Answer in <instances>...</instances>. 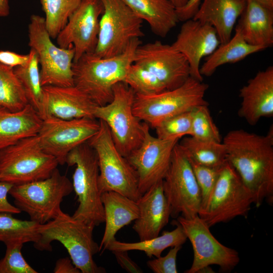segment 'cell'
I'll return each instance as SVG.
<instances>
[{
	"instance_id": "6da1fadb",
	"label": "cell",
	"mask_w": 273,
	"mask_h": 273,
	"mask_svg": "<svg viewBox=\"0 0 273 273\" xmlns=\"http://www.w3.org/2000/svg\"><path fill=\"white\" fill-rule=\"evenodd\" d=\"M222 143L226 161L236 170L259 207L273 203V130L265 135L240 129L230 131Z\"/></svg>"
},
{
	"instance_id": "d4e9b609",
	"label": "cell",
	"mask_w": 273,
	"mask_h": 273,
	"mask_svg": "<svg viewBox=\"0 0 273 273\" xmlns=\"http://www.w3.org/2000/svg\"><path fill=\"white\" fill-rule=\"evenodd\" d=\"M105 229L99 246V252L107 250L110 242L115 240L117 233L123 227L136 219L139 210L138 204L127 196L114 191L101 194Z\"/></svg>"
},
{
	"instance_id": "7402d4cb",
	"label": "cell",
	"mask_w": 273,
	"mask_h": 273,
	"mask_svg": "<svg viewBox=\"0 0 273 273\" xmlns=\"http://www.w3.org/2000/svg\"><path fill=\"white\" fill-rule=\"evenodd\" d=\"M139 214L134 220L132 229L140 241L159 235L168 223L171 210L164 194L163 180L144 193L136 201Z\"/></svg>"
},
{
	"instance_id": "484cf974",
	"label": "cell",
	"mask_w": 273,
	"mask_h": 273,
	"mask_svg": "<svg viewBox=\"0 0 273 273\" xmlns=\"http://www.w3.org/2000/svg\"><path fill=\"white\" fill-rule=\"evenodd\" d=\"M42 123V119L30 104L17 112L0 107V150L37 135Z\"/></svg>"
},
{
	"instance_id": "e0dca14e",
	"label": "cell",
	"mask_w": 273,
	"mask_h": 273,
	"mask_svg": "<svg viewBox=\"0 0 273 273\" xmlns=\"http://www.w3.org/2000/svg\"><path fill=\"white\" fill-rule=\"evenodd\" d=\"M133 63L152 73L166 90L179 87L190 76V67L184 56L171 44L159 40L140 44Z\"/></svg>"
},
{
	"instance_id": "d6a6232c",
	"label": "cell",
	"mask_w": 273,
	"mask_h": 273,
	"mask_svg": "<svg viewBox=\"0 0 273 273\" xmlns=\"http://www.w3.org/2000/svg\"><path fill=\"white\" fill-rule=\"evenodd\" d=\"M28 104L25 90L13 68L0 64V107L17 112Z\"/></svg>"
},
{
	"instance_id": "c3c4849f",
	"label": "cell",
	"mask_w": 273,
	"mask_h": 273,
	"mask_svg": "<svg viewBox=\"0 0 273 273\" xmlns=\"http://www.w3.org/2000/svg\"><path fill=\"white\" fill-rule=\"evenodd\" d=\"M266 7L273 9V0H255Z\"/></svg>"
},
{
	"instance_id": "4316f807",
	"label": "cell",
	"mask_w": 273,
	"mask_h": 273,
	"mask_svg": "<svg viewBox=\"0 0 273 273\" xmlns=\"http://www.w3.org/2000/svg\"><path fill=\"white\" fill-rule=\"evenodd\" d=\"M132 12L149 25L156 35L165 37L179 22L169 0H122Z\"/></svg>"
},
{
	"instance_id": "4fadbf2b",
	"label": "cell",
	"mask_w": 273,
	"mask_h": 273,
	"mask_svg": "<svg viewBox=\"0 0 273 273\" xmlns=\"http://www.w3.org/2000/svg\"><path fill=\"white\" fill-rule=\"evenodd\" d=\"M164 194L173 218L179 214L189 218L198 215L201 206L200 191L190 162L181 147L176 144L167 171L163 179Z\"/></svg>"
},
{
	"instance_id": "60d3db41",
	"label": "cell",
	"mask_w": 273,
	"mask_h": 273,
	"mask_svg": "<svg viewBox=\"0 0 273 273\" xmlns=\"http://www.w3.org/2000/svg\"><path fill=\"white\" fill-rule=\"evenodd\" d=\"M29 58V54L22 55L10 51L0 50V64L13 68L25 64Z\"/></svg>"
},
{
	"instance_id": "2e32d148",
	"label": "cell",
	"mask_w": 273,
	"mask_h": 273,
	"mask_svg": "<svg viewBox=\"0 0 273 273\" xmlns=\"http://www.w3.org/2000/svg\"><path fill=\"white\" fill-rule=\"evenodd\" d=\"M143 124L144 135L141 144L126 157L136 172L141 195L163 179L173 148L179 141L155 137L150 133L148 124Z\"/></svg>"
},
{
	"instance_id": "30bf717a",
	"label": "cell",
	"mask_w": 273,
	"mask_h": 273,
	"mask_svg": "<svg viewBox=\"0 0 273 273\" xmlns=\"http://www.w3.org/2000/svg\"><path fill=\"white\" fill-rule=\"evenodd\" d=\"M253 198L234 168L226 161L206 205L198 215L210 228L238 216L247 217Z\"/></svg>"
},
{
	"instance_id": "83f0119b",
	"label": "cell",
	"mask_w": 273,
	"mask_h": 273,
	"mask_svg": "<svg viewBox=\"0 0 273 273\" xmlns=\"http://www.w3.org/2000/svg\"><path fill=\"white\" fill-rule=\"evenodd\" d=\"M235 34L226 42L220 44L200 67L201 75L211 76L221 65L234 63L243 60L247 56L264 49L252 46L244 38L240 30L235 28Z\"/></svg>"
},
{
	"instance_id": "ba28073f",
	"label": "cell",
	"mask_w": 273,
	"mask_h": 273,
	"mask_svg": "<svg viewBox=\"0 0 273 273\" xmlns=\"http://www.w3.org/2000/svg\"><path fill=\"white\" fill-rule=\"evenodd\" d=\"M57 159L41 148L37 134L0 150V181L21 185L49 177Z\"/></svg>"
},
{
	"instance_id": "cb8c5ba5",
	"label": "cell",
	"mask_w": 273,
	"mask_h": 273,
	"mask_svg": "<svg viewBox=\"0 0 273 273\" xmlns=\"http://www.w3.org/2000/svg\"><path fill=\"white\" fill-rule=\"evenodd\" d=\"M235 28L249 44L264 50L273 44V9L255 0H246Z\"/></svg>"
},
{
	"instance_id": "ac0fdd59",
	"label": "cell",
	"mask_w": 273,
	"mask_h": 273,
	"mask_svg": "<svg viewBox=\"0 0 273 273\" xmlns=\"http://www.w3.org/2000/svg\"><path fill=\"white\" fill-rule=\"evenodd\" d=\"M103 11L101 0H82L58 34L59 47L67 49L73 46V62L83 55L94 53L99 31V21Z\"/></svg>"
},
{
	"instance_id": "603a6c76",
	"label": "cell",
	"mask_w": 273,
	"mask_h": 273,
	"mask_svg": "<svg viewBox=\"0 0 273 273\" xmlns=\"http://www.w3.org/2000/svg\"><path fill=\"white\" fill-rule=\"evenodd\" d=\"M246 3V0H203L192 19L211 25L216 32L220 44L224 43L232 37Z\"/></svg>"
},
{
	"instance_id": "e575fe53",
	"label": "cell",
	"mask_w": 273,
	"mask_h": 273,
	"mask_svg": "<svg viewBox=\"0 0 273 273\" xmlns=\"http://www.w3.org/2000/svg\"><path fill=\"white\" fill-rule=\"evenodd\" d=\"M135 94L151 95L166 90L160 81L144 67L132 63L123 81Z\"/></svg>"
},
{
	"instance_id": "f35d334b",
	"label": "cell",
	"mask_w": 273,
	"mask_h": 273,
	"mask_svg": "<svg viewBox=\"0 0 273 273\" xmlns=\"http://www.w3.org/2000/svg\"><path fill=\"white\" fill-rule=\"evenodd\" d=\"M188 158V157H187ZM199 186L202 209L206 206L216 184L220 169L200 165L188 158Z\"/></svg>"
},
{
	"instance_id": "52a82bcc",
	"label": "cell",
	"mask_w": 273,
	"mask_h": 273,
	"mask_svg": "<svg viewBox=\"0 0 273 273\" xmlns=\"http://www.w3.org/2000/svg\"><path fill=\"white\" fill-rule=\"evenodd\" d=\"M208 85L190 76L179 87L151 95L135 94L133 104L134 115L154 128L171 117L208 105L205 94Z\"/></svg>"
},
{
	"instance_id": "f1b7e54d",
	"label": "cell",
	"mask_w": 273,
	"mask_h": 273,
	"mask_svg": "<svg viewBox=\"0 0 273 273\" xmlns=\"http://www.w3.org/2000/svg\"><path fill=\"white\" fill-rule=\"evenodd\" d=\"M176 227L171 231H164L160 236L137 242H122L116 239L109 243L107 250L115 251H140L144 252L149 257L161 256L167 248L182 246L187 237L181 226L177 222Z\"/></svg>"
},
{
	"instance_id": "7a4b0ae2",
	"label": "cell",
	"mask_w": 273,
	"mask_h": 273,
	"mask_svg": "<svg viewBox=\"0 0 273 273\" xmlns=\"http://www.w3.org/2000/svg\"><path fill=\"white\" fill-rule=\"evenodd\" d=\"M141 42L140 38L133 39L123 53L112 57L101 58L94 53L83 55L73 62L74 86L97 106L108 104L113 97L114 86L124 81Z\"/></svg>"
},
{
	"instance_id": "836d02e7",
	"label": "cell",
	"mask_w": 273,
	"mask_h": 273,
	"mask_svg": "<svg viewBox=\"0 0 273 273\" xmlns=\"http://www.w3.org/2000/svg\"><path fill=\"white\" fill-rule=\"evenodd\" d=\"M81 1L40 0L46 26L52 38H56Z\"/></svg>"
},
{
	"instance_id": "277c9868",
	"label": "cell",
	"mask_w": 273,
	"mask_h": 273,
	"mask_svg": "<svg viewBox=\"0 0 273 273\" xmlns=\"http://www.w3.org/2000/svg\"><path fill=\"white\" fill-rule=\"evenodd\" d=\"M66 163L76 166L72 183L78 206L72 216L95 227L105 222V214L99 189L96 152L87 142L83 143L69 153Z\"/></svg>"
},
{
	"instance_id": "3957f363",
	"label": "cell",
	"mask_w": 273,
	"mask_h": 273,
	"mask_svg": "<svg viewBox=\"0 0 273 273\" xmlns=\"http://www.w3.org/2000/svg\"><path fill=\"white\" fill-rule=\"evenodd\" d=\"M94 228L62 211L55 219L40 225L41 238L35 248L51 251L52 242L57 241L66 249L73 263L81 272H106V269L94 260V256L99 252V246L93 237Z\"/></svg>"
},
{
	"instance_id": "9c48e42d",
	"label": "cell",
	"mask_w": 273,
	"mask_h": 273,
	"mask_svg": "<svg viewBox=\"0 0 273 273\" xmlns=\"http://www.w3.org/2000/svg\"><path fill=\"white\" fill-rule=\"evenodd\" d=\"M135 93L125 82L113 87V97L108 104L97 106L94 117L108 125L114 144L127 157L141 144L144 138V124L134 115L133 104Z\"/></svg>"
},
{
	"instance_id": "8992f818",
	"label": "cell",
	"mask_w": 273,
	"mask_h": 273,
	"mask_svg": "<svg viewBox=\"0 0 273 273\" xmlns=\"http://www.w3.org/2000/svg\"><path fill=\"white\" fill-rule=\"evenodd\" d=\"M73 190L72 183L57 168L48 178L13 185L9 192L15 206L40 224L55 219L62 211L64 198Z\"/></svg>"
},
{
	"instance_id": "bcb514c9",
	"label": "cell",
	"mask_w": 273,
	"mask_h": 273,
	"mask_svg": "<svg viewBox=\"0 0 273 273\" xmlns=\"http://www.w3.org/2000/svg\"><path fill=\"white\" fill-rule=\"evenodd\" d=\"M10 14L8 0H0V17H6Z\"/></svg>"
},
{
	"instance_id": "d590c367",
	"label": "cell",
	"mask_w": 273,
	"mask_h": 273,
	"mask_svg": "<svg viewBox=\"0 0 273 273\" xmlns=\"http://www.w3.org/2000/svg\"><path fill=\"white\" fill-rule=\"evenodd\" d=\"M208 105L199 106L192 110L190 135L206 141L221 142V136L208 108Z\"/></svg>"
},
{
	"instance_id": "f546056e",
	"label": "cell",
	"mask_w": 273,
	"mask_h": 273,
	"mask_svg": "<svg viewBox=\"0 0 273 273\" xmlns=\"http://www.w3.org/2000/svg\"><path fill=\"white\" fill-rule=\"evenodd\" d=\"M187 157L209 167L220 169L226 162V150L223 143L199 140L186 136L179 143Z\"/></svg>"
},
{
	"instance_id": "ee69618b",
	"label": "cell",
	"mask_w": 273,
	"mask_h": 273,
	"mask_svg": "<svg viewBox=\"0 0 273 273\" xmlns=\"http://www.w3.org/2000/svg\"><path fill=\"white\" fill-rule=\"evenodd\" d=\"M201 0H189L181 8L176 9L179 21L184 22L193 18L197 12Z\"/></svg>"
},
{
	"instance_id": "9a60e30c",
	"label": "cell",
	"mask_w": 273,
	"mask_h": 273,
	"mask_svg": "<svg viewBox=\"0 0 273 273\" xmlns=\"http://www.w3.org/2000/svg\"><path fill=\"white\" fill-rule=\"evenodd\" d=\"M96 119L47 118L42 120L37 134L40 145L46 153L57 159L59 165H63L71 151L87 142L98 131L100 122Z\"/></svg>"
},
{
	"instance_id": "681fc988",
	"label": "cell",
	"mask_w": 273,
	"mask_h": 273,
	"mask_svg": "<svg viewBox=\"0 0 273 273\" xmlns=\"http://www.w3.org/2000/svg\"><path fill=\"white\" fill-rule=\"evenodd\" d=\"M214 271L213 270V269L211 268L210 266H207L206 267H203V268L201 269L198 273H208V272H214Z\"/></svg>"
},
{
	"instance_id": "5b68a950",
	"label": "cell",
	"mask_w": 273,
	"mask_h": 273,
	"mask_svg": "<svg viewBox=\"0 0 273 273\" xmlns=\"http://www.w3.org/2000/svg\"><path fill=\"white\" fill-rule=\"evenodd\" d=\"M99 120V129L87 143L98 158L99 191H114L137 201L142 195L136 172L116 147L107 124Z\"/></svg>"
},
{
	"instance_id": "7bdbcfd3",
	"label": "cell",
	"mask_w": 273,
	"mask_h": 273,
	"mask_svg": "<svg viewBox=\"0 0 273 273\" xmlns=\"http://www.w3.org/2000/svg\"><path fill=\"white\" fill-rule=\"evenodd\" d=\"M118 264L125 270L130 273L143 272L142 269L128 256L127 251H113Z\"/></svg>"
},
{
	"instance_id": "b9f144b4",
	"label": "cell",
	"mask_w": 273,
	"mask_h": 273,
	"mask_svg": "<svg viewBox=\"0 0 273 273\" xmlns=\"http://www.w3.org/2000/svg\"><path fill=\"white\" fill-rule=\"evenodd\" d=\"M13 185L0 181V212L19 214L21 211L8 200L7 196Z\"/></svg>"
},
{
	"instance_id": "ab89813d",
	"label": "cell",
	"mask_w": 273,
	"mask_h": 273,
	"mask_svg": "<svg viewBox=\"0 0 273 273\" xmlns=\"http://www.w3.org/2000/svg\"><path fill=\"white\" fill-rule=\"evenodd\" d=\"M182 246H175L164 256H159L147 261L148 267L155 273H177L176 258Z\"/></svg>"
},
{
	"instance_id": "d6986e66",
	"label": "cell",
	"mask_w": 273,
	"mask_h": 273,
	"mask_svg": "<svg viewBox=\"0 0 273 273\" xmlns=\"http://www.w3.org/2000/svg\"><path fill=\"white\" fill-rule=\"evenodd\" d=\"M183 22L171 45L186 58L190 67V76L203 81L200 73L201 61L216 49L220 41L211 25L193 19Z\"/></svg>"
},
{
	"instance_id": "8fae6325",
	"label": "cell",
	"mask_w": 273,
	"mask_h": 273,
	"mask_svg": "<svg viewBox=\"0 0 273 273\" xmlns=\"http://www.w3.org/2000/svg\"><path fill=\"white\" fill-rule=\"evenodd\" d=\"M28 38V45L36 53L40 65L41 86L74 85L73 46L67 49L56 46L47 29L44 18L37 15H32L30 17Z\"/></svg>"
},
{
	"instance_id": "4dcf8cb0",
	"label": "cell",
	"mask_w": 273,
	"mask_h": 273,
	"mask_svg": "<svg viewBox=\"0 0 273 273\" xmlns=\"http://www.w3.org/2000/svg\"><path fill=\"white\" fill-rule=\"evenodd\" d=\"M12 213L0 212V242L10 243L33 242L34 247L38 244L41 235L40 224L30 220H22L13 216Z\"/></svg>"
},
{
	"instance_id": "ffe728a7",
	"label": "cell",
	"mask_w": 273,
	"mask_h": 273,
	"mask_svg": "<svg viewBox=\"0 0 273 273\" xmlns=\"http://www.w3.org/2000/svg\"><path fill=\"white\" fill-rule=\"evenodd\" d=\"M42 101L38 113L43 120L48 117L72 119L94 118L97 105L75 86H42Z\"/></svg>"
},
{
	"instance_id": "f6af8a7d",
	"label": "cell",
	"mask_w": 273,
	"mask_h": 273,
	"mask_svg": "<svg viewBox=\"0 0 273 273\" xmlns=\"http://www.w3.org/2000/svg\"><path fill=\"white\" fill-rule=\"evenodd\" d=\"M55 273H80L73 263L70 258H61L57 260L54 268Z\"/></svg>"
},
{
	"instance_id": "8d00e7d4",
	"label": "cell",
	"mask_w": 273,
	"mask_h": 273,
	"mask_svg": "<svg viewBox=\"0 0 273 273\" xmlns=\"http://www.w3.org/2000/svg\"><path fill=\"white\" fill-rule=\"evenodd\" d=\"M192 110L168 118L155 127L157 137L163 140L178 139L190 135Z\"/></svg>"
},
{
	"instance_id": "1f68e13d",
	"label": "cell",
	"mask_w": 273,
	"mask_h": 273,
	"mask_svg": "<svg viewBox=\"0 0 273 273\" xmlns=\"http://www.w3.org/2000/svg\"><path fill=\"white\" fill-rule=\"evenodd\" d=\"M27 63L13 68L14 71L25 90L29 104L39 112L42 101V86L40 83L38 57L30 49Z\"/></svg>"
},
{
	"instance_id": "7dc6e473",
	"label": "cell",
	"mask_w": 273,
	"mask_h": 273,
	"mask_svg": "<svg viewBox=\"0 0 273 273\" xmlns=\"http://www.w3.org/2000/svg\"><path fill=\"white\" fill-rule=\"evenodd\" d=\"M176 9L184 6L189 0H169Z\"/></svg>"
},
{
	"instance_id": "44dd1931",
	"label": "cell",
	"mask_w": 273,
	"mask_h": 273,
	"mask_svg": "<svg viewBox=\"0 0 273 273\" xmlns=\"http://www.w3.org/2000/svg\"><path fill=\"white\" fill-rule=\"evenodd\" d=\"M240 117L254 125L264 117L273 115V67L258 71L240 89Z\"/></svg>"
},
{
	"instance_id": "5bb4252c",
	"label": "cell",
	"mask_w": 273,
	"mask_h": 273,
	"mask_svg": "<svg viewBox=\"0 0 273 273\" xmlns=\"http://www.w3.org/2000/svg\"><path fill=\"white\" fill-rule=\"evenodd\" d=\"M193 247L194 257L186 273H198L204 267L217 265L224 271H230L239 263V253L220 243L212 234L210 228L198 215L191 218L177 217Z\"/></svg>"
},
{
	"instance_id": "7c38bea8",
	"label": "cell",
	"mask_w": 273,
	"mask_h": 273,
	"mask_svg": "<svg viewBox=\"0 0 273 273\" xmlns=\"http://www.w3.org/2000/svg\"><path fill=\"white\" fill-rule=\"evenodd\" d=\"M101 1L103 11L94 53L101 58H109L123 53L133 39L144 36L143 21L122 0Z\"/></svg>"
},
{
	"instance_id": "74e56055",
	"label": "cell",
	"mask_w": 273,
	"mask_h": 273,
	"mask_svg": "<svg viewBox=\"0 0 273 273\" xmlns=\"http://www.w3.org/2000/svg\"><path fill=\"white\" fill-rule=\"evenodd\" d=\"M23 243L5 244V256L0 260V273H37L25 260L21 252Z\"/></svg>"
}]
</instances>
